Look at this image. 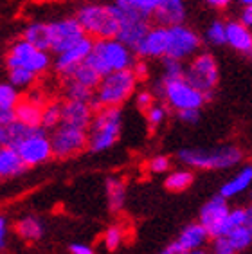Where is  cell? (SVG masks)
Listing matches in <instances>:
<instances>
[{
    "instance_id": "cell-19",
    "label": "cell",
    "mask_w": 252,
    "mask_h": 254,
    "mask_svg": "<svg viewBox=\"0 0 252 254\" xmlns=\"http://www.w3.org/2000/svg\"><path fill=\"white\" fill-rule=\"evenodd\" d=\"M186 18V4L184 0H159L155 13H153V20L159 25H170L182 24Z\"/></svg>"
},
{
    "instance_id": "cell-53",
    "label": "cell",
    "mask_w": 252,
    "mask_h": 254,
    "mask_svg": "<svg viewBox=\"0 0 252 254\" xmlns=\"http://www.w3.org/2000/svg\"><path fill=\"white\" fill-rule=\"evenodd\" d=\"M186 254H207L205 251H202V249H194V251H188Z\"/></svg>"
},
{
    "instance_id": "cell-46",
    "label": "cell",
    "mask_w": 252,
    "mask_h": 254,
    "mask_svg": "<svg viewBox=\"0 0 252 254\" xmlns=\"http://www.w3.org/2000/svg\"><path fill=\"white\" fill-rule=\"evenodd\" d=\"M70 254H94V249L90 245H85V244H72L68 247Z\"/></svg>"
},
{
    "instance_id": "cell-45",
    "label": "cell",
    "mask_w": 252,
    "mask_h": 254,
    "mask_svg": "<svg viewBox=\"0 0 252 254\" xmlns=\"http://www.w3.org/2000/svg\"><path fill=\"white\" fill-rule=\"evenodd\" d=\"M179 119L182 123H188V125H193L200 119V108H188V110H180Z\"/></svg>"
},
{
    "instance_id": "cell-18",
    "label": "cell",
    "mask_w": 252,
    "mask_h": 254,
    "mask_svg": "<svg viewBox=\"0 0 252 254\" xmlns=\"http://www.w3.org/2000/svg\"><path fill=\"white\" fill-rule=\"evenodd\" d=\"M94 110L92 105L87 101H76V99H67L63 103V121L67 125H72V127L85 128L88 130L90 123L94 118Z\"/></svg>"
},
{
    "instance_id": "cell-3",
    "label": "cell",
    "mask_w": 252,
    "mask_h": 254,
    "mask_svg": "<svg viewBox=\"0 0 252 254\" xmlns=\"http://www.w3.org/2000/svg\"><path fill=\"white\" fill-rule=\"evenodd\" d=\"M121 110L119 107H101L94 112L88 127V150L92 153L105 152L117 142L121 135Z\"/></svg>"
},
{
    "instance_id": "cell-51",
    "label": "cell",
    "mask_w": 252,
    "mask_h": 254,
    "mask_svg": "<svg viewBox=\"0 0 252 254\" xmlns=\"http://www.w3.org/2000/svg\"><path fill=\"white\" fill-rule=\"evenodd\" d=\"M247 225H251L252 227V204L247 207Z\"/></svg>"
},
{
    "instance_id": "cell-1",
    "label": "cell",
    "mask_w": 252,
    "mask_h": 254,
    "mask_svg": "<svg viewBox=\"0 0 252 254\" xmlns=\"http://www.w3.org/2000/svg\"><path fill=\"white\" fill-rule=\"evenodd\" d=\"M133 54H135V51L123 44L119 38H105L94 42V49L87 62L101 76H107V74L116 72V70L131 68V65L135 64Z\"/></svg>"
},
{
    "instance_id": "cell-47",
    "label": "cell",
    "mask_w": 252,
    "mask_h": 254,
    "mask_svg": "<svg viewBox=\"0 0 252 254\" xmlns=\"http://www.w3.org/2000/svg\"><path fill=\"white\" fill-rule=\"evenodd\" d=\"M160 254H186V251L179 245V242H173L171 245H168Z\"/></svg>"
},
{
    "instance_id": "cell-21",
    "label": "cell",
    "mask_w": 252,
    "mask_h": 254,
    "mask_svg": "<svg viewBox=\"0 0 252 254\" xmlns=\"http://www.w3.org/2000/svg\"><path fill=\"white\" fill-rule=\"evenodd\" d=\"M27 164L24 162L18 150L13 146H2L0 148V175L4 179H11L20 173H24Z\"/></svg>"
},
{
    "instance_id": "cell-28",
    "label": "cell",
    "mask_w": 252,
    "mask_h": 254,
    "mask_svg": "<svg viewBox=\"0 0 252 254\" xmlns=\"http://www.w3.org/2000/svg\"><path fill=\"white\" fill-rule=\"evenodd\" d=\"M94 94H96L94 88L79 83V81H76V79H72V78L65 79V96H67V99L90 103L94 99Z\"/></svg>"
},
{
    "instance_id": "cell-40",
    "label": "cell",
    "mask_w": 252,
    "mask_h": 254,
    "mask_svg": "<svg viewBox=\"0 0 252 254\" xmlns=\"http://www.w3.org/2000/svg\"><path fill=\"white\" fill-rule=\"evenodd\" d=\"M103 242H105V245H107V249H110V251L117 249V247L123 244V229L119 227V225H112V227H108L105 236H103Z\"/></svg>"
},
{
    "instance_id": "cell-27",
    "label": "cell",
    "mask_w": 252,
    "mask_h": 254,
    "mask_svg": "<svg viewBox=\"0 0 252 254\" xmlns=\"http://www.w3.org/2000/svg\"><path fill=\"white\" fill-rule=\"evenodd\" d=\"M15 231L20 238L27 240V242H38L44 236V225L34 216H24L22 220H18L15 225Z\"/></svg>"
},
{
    "instance_id": "cell-16",
    "label": "cell",
    "mask_w": 252,
    "mask_h": 254,
    "mask_svg": "<svg viewBox=\"0 0 252 254\" xmlns=\"http://www.w3.org/2000/svg\"><path fill=\"white\" fill-rule=\"evenodd\" d=\"M229 211L231 209L227 207L225 196H222V195L213 196L207 204L202 205V209H200V222L207 227L211 238L222 236L223 224H225V218H227Z\"/></svg>"
},
{
    "instance_id": "cell-6",
    "label": "cell",
    "mask_w": 252,
    "mask_h": 254,
    "mask_svg": "<svg viewBox=\"0 0 252 254\" xmlns=\"http://www.w3.org/2000/svg\"><path fill=\"white\" fill-rule=\"evenodd\" d=\"M159 96L166 99L168 107L180 112V110H188V108H202L207 98L202 90L189 83L186 78L177 79H162L157 85Z\"/></svg>"
},
{
    "instance_id": "cell-7",
    "label": "cell",
    "mask_w": 252,
    "mask_h": 254,
    "mask_svg": "<svg viewBox=\"0 0 252 254\" xmlns=\"http://www.w3.org/2000/svg\"><path fill=\"white\" fill-rule=\"evenodd\" d=\"M15 67H25L40 76L51 67L49 51L40 49V47L33 45L25 38L16 40L15 44H11L9 51L5 54V68Z\"/></svg>"
},
{
    "instance_id": "cell-23",
    "label": "cell",
    "mask_w": 252,
    "mask_h": 254,
    "mask_svg": "<svg viewBox=\"0 0 252 254\" xmlns=\"http://www.w3.org/2000/svg\"><path fill=\"white\" fill-rule=\"evenodd\" d=\"M31 132H33V127H27L22 121L15 119L7 125H0V142H2V146L16 148Z\"/></svg>"
},
{
    "instance_id": "cell-43",
    "label": "cell",
    "mask_w": 252,
    "mask_h": 254,
    "mask_svg": "<svg viewBox=\"0 0 252 254\" xmlns=\"http://www.w3.org/2000/svg\"><path fill=\"white\" fill-rule=\"evenodd\" d=\"M135 103H137V107L141 108V110H148V108L155 103V96L150 92V90H141V92H137L135 96Z\"/></svg>"
},
{
    "instance_id": "cell-20",
    "label": "cell",
    "mask_w": 252,
    "mask_h": 254,
    "mask_svg": "<svg viewBox=\"0 0 252 254\" xmlns=\"http://www.w3.org/2000/svg\"><path fill=\"white\" fill-rule=\"evenodd\" d=\"M20 103L18 88L15 85L7 83L0 85V125H7V123L16 119V105Z\"/></svg>"
},
{
    "instance_id": "cell-44",
    "label": "cell",
    "mask_w": 252,
    "mask_h": 254,
    "mask_svg": "<svg viewBox=\"0 0 252 254\" xmlns=\"http://www.w3.org/2000/svg\"><path fill=\"white\" fill-rule=\"evenodd\" d=\"M131 70H133V74L137 76L139 81H141V79H146L148 76H150V65L146 64L144 58H141L139 62H135V64L131 65Z\"/></svg>"
},
{
    "instance_id": "cell-54",
    "label": "cell",
    "mask_w": 252,
    "mask_h": 254,
    "mask_svg": "<svg viewBox=\"0 0 252 254\" xmlns=\"http://www.w3.org/2000/svg\"><path fill=\"white\" fill-rule=\"evenodd\" d=\"M251 56H252V53H251Z\"/></svg>"
},
{
    "instance_id": "cell-22",
    "label": "cell",
    "mask_w": 252,
    "mask_h": 254,
    "mask_svg": "<svg viewBox=\"0 0 252 254\" xmlns=\"http://www.w3.org/2000/svg\"><path fill=\"white\" fill-rule=\"evenodd\" d=\"M207 238H211L207 227L202 222H198V224H189L188 227H184L177 242L188 253V251L202 249V245L207 242Z\"/></svg>"
},
{
    "instance_id": "cell-42",
    "label": "cell",
    "mask_w": 252,
    "mask_h": 254,
    "mask_svg": "<svg viewBox=\"0 0 252 254\" xmlns=\"http://www.w3.org/2000/svg\"><path fill=\"white\" fill-rule=\"evenodd\" d=\"M170 166L171 162L166 155H157L153 159H150V162H148V168H150L151 173H164V171L170 170Z\"/></svg>"
},
{
    "instance_id": "cell-39",
    "label": "cell",
    "mask_w": 252,
    "mask_h": 254,
    "mask_svg": "<svg viewBox=\"0 0 252 254\" xmlns=\"http://www.w3.org/2000/svg\"><path fill=\"white\" fill-rule=\"evenodd\" d=\"M168 116V110H166L164 105H160V103H153L148 110H146V119H148V125L151 128H157L159 125H162Z\"/></svg>"
},
{
    "instance_id": "cell-38",
    "label": "cell",
    "mask_w": 252,
    "mask_h": 254,
    "mask_svg": "<svg viewBox=\"0 0 252 254\" xmlns=\"http://www.w3.org/2000/svg\"><path fill=\"white\" fill-rule=\"evenodd\" d=\"M247 224V207L243 209V207H240V209H231L229 211L227 218H225V224H223V235H229L231 231H234L236 227H240V225H245Z\"/></svg>"
},
{
    "instance_id": "cell-30",
    "label": "cell",
    "mask_w": 252,
    "mask_h": 254,
    "mask_svg": "<svg viewBox=\"0 0 252 254\" xmlns=\"http://www.w3.org/2000/svg\"><path fill=\"white\" fill-rule=\"evenodd\" d=\"M70 78L76 79V81H79V83L87 85V87H90V88H94V90H96L103 76L99 72H97L96 68H94L92 65L88 64V62H85V64H81L78 68H76V70H74Z\"/></svg>"
},
{
    "instance_id": "cell-29",
    "label": "cell",
    "mask_w": 252,
    "mask_h": 254,
    "mask_svg": "<svg viewBox=\"0 0 252 254\" xmlns=\"http://www.w3.org/2000/svg\"><path fill=\"white\" fill-rule=\"evenodd\" d=\"M36 78H38V74H34L33 70H29V68H25V67L7 68V81H9L11 85H15L18 90L33 87Z\"/></svg>"
},
{
    "instance_id": "cell-50",
    "label": "cell",
    "mask_w": 252,
    "mask_h": 254,
    "mask_svg": "<svg viewBox=\"0 0 252 254\" xmlns=\"http://www.w3.org/2000/svg\"><path fill=\"white\" fill-rule=\"evenodd\" d=\"M5 235H7V222L4 216H0V245H5Z\"/></svg>"
},
{
    "instance_id": "cell-41",
    "label": "cell",
    "mask_w": 252,
    "mask_h": 254,
    "mask_svg": "<svg viewBox=\"0 0 252 254\" xmlns=\"http://www.w3.org/2000/svg\"><path fill=\"white\" fill-rule=\"evenodd\" d=\"M213 253L214 254H236V251H234L231 240L223 235V236H216V238H214Z\"/></svg>"
},
{
    "instance_id": "cell-2",
    "label": "cell",
    "mask_w": 252,
    "mask_h": 254,
    "mask_svg": "<svg viewBox=\"0 0 252 254\" xmlns=\"http://www.w3.org/2000/svg\"><path fill=\"white\" fill-rule=\"evenodd\" d=\"M137 76L131 68L116 70L103 76L96 88L94 99L90 101L94 110L101 107H121L126 99L130 98L137 87Z\"/></svg>"
},
{
    "instance_id": "cell-25",
    "label": "cell",
    "mask_w": 252,
    "mask_h": 254,
    "mask_svg": "<svg viewBox=\"0 0 252 254\" xmlns=\"http://www.w3.org/2000/svg\"><path fill=\"white\" fill-rule=\"evenodd\" d=\"M252 184V166H245L238 171L233 179H229L225 184L220 190V195L225 196V198H231V196H236L240 193L247 190Z\"/></svg>"
},
{
    "instance_id": "cell-26",
    "label": "cell",
    "mask_w": 252,
    "mask_h": 254,
    "mask_svg": "<svg viewBox=\"0 0 252 254\" xmlns=\"http://www.w3.org/2000/svg\"><path fill=\"white\" fill-rule=\"evenodd\" d=\"M22 38L31 42L33 45L40 47V49L51 51V36H49V24L44 22H33L24 29Z\"/></svg>"
},
{
    "instance_id": "cell-34",
    "label": "cell",
    "mask_w": 252,
    "mask_h": 254,
    "mask_svg": "<svg viewBox=\"0 0 252 254\" xmlns=\"http://www.w3.org/2000/svg\"><path fill=\"white\" fill-rule=\"evenodd\" d=\"M229 240H231V244H233L234 251H243L247 249L249 245L252 244V227L251 225H240V227H236L234 231H231L229 235H225Z\"/></svg>"
},
{
    "instance_id": "cell-8",
    "label": "cell",
    "mask_w": 252,
    "mask_h": 254,
    "mask_svg": "<svg viewBox=\"0 0 252 254\" xmlns=\"http://www.w3.org/2000/svg\"><path fill=\"white\" fill-rule=\"evenodd\" d=\"M184 78L193 87L202 90L204 94L214 92V87L218 85V79H220V70L213 54L209 53L194 54L193 58L189 60V64L186 65Z\"/></svg>"
},
{
    "instance_id": "cell-4",
    "label": "cell",
    "mask_w": 252,
    "mask_h": 254,
    "mask_svg": "<svg viewBox=\"0 0 252 254\" xmlns=\"http://www.w3.org/2000/svg\"><path fill=\"white\" fill-rule=\"evenodd\" d=\"M78 22L81 24L83 31L96 40L117 38L119 34V16H117L116 5H103V4H87L79 7Z\"/></svg>"
},
{
    "instance_id": "cell-12",
    "label": "cell",
    "mask_w": 252,
    "mask_h": 254,
    "mask_svg": "<svg viewBox=\"0 0 252 254\" xmlns=\"http://www.w3.org/2000/svg\"><path fill=\"white\" fill-rule=\"evenodd\" d=\"M16 150L22 155L27 168L44 164L51 157H54L53 142H51V137L47 135V130L44 127L33 128V132L20 142Z\"/></svg>"
},
{
    "instance_id": "cell-31",
    "label": "cell",
    "mask_w": 252,
    "mask_h": 254,
    "mask_svg": "<svg viewBox=\"0 0 252 254\" xmlns=\"http://www.w3.org/2000/svg\"><path fill=\"white\" fill-rule=\"evenodd\" d=\"M107 196L112 211H119L125 204V182L121 179H108Z\"/></svg>"
},
{
    "instance_id": "cell-48",
    "label": "cell",
    "mask_w": 252,
    "mask_h": 254,
    "mask_svg": "<svg viewBox=\"0 0 252 254\" xmlns=\"http://www.w3.org/2000/svg\"><path fill=\"white\" fill-rule=\"evenodd\" d=\"M240 20L242 22H245V24L249 25L252 29V5H249V7H243L242 15H240Z\"/></svg>"
},
{
    "instance_id": "cell-37",
    "label": "cell",
    "mask_w": 252,
    "mask_h": 254,
    "mask_svg": "<svg viewBox=\"0 0 252 254\" xmlns=\"http://www.w3.org/2000/svg\"><path fill=\"white\" fill-rule=\"evenodd\" d=\"M116 2L123 7L139 11V13H144L148 16H153L157 5H159V0H116Z\"/></svg>"
},
{
    "instance_id": "cell-13",
    "label": "cell",
    "mask_w": 252,
    "mask_h": 254,
    "mask_svg": "<svg viewBox=\"0 0 252 254\" xmlns=\"http://www.w3.org/2000/svg\"><path fill=\"white\" fill-rule=\"evenodd\" d=\"M49 36H51V51L56 54L67 51L79 40L85 38L87 33L83 31L78 18H63L49 24Z\"/></svg>"
},
{
    "instance_id": "cell-15",
    "label": "cell",
    "mask_w": 252,
    "mask_h": 254,
    "mask_svg": "<svg viewBox=\"0 0 252 254\" xmlns=\"http://www.w3.org/2000/svg\"><path fill=\"white\" fill-rule=\"evenodd\" d=\"M135 54L144 60H162L168 54V27L153 25L135 47Z\"/></svg>"
},
{
    "instance_id": "cell-36",
    "label": "cell",
    "mask_w": 252,
    "mask_h": 254,
    "mask_svg": "<svg viewBox=\"0 0 252 254\" xmlns=\"http://www.w3.org/2000/svg\"><path fill=\"white\" fill-rule=\"evenodd\" d=\"M225 34H227V22L222 20H213L205 29V40L213 45H222L225 44Z\"/></svg>"
},
{
    "instance_id": "cell-10",
    "label": "cell",
    "mask_w": 252,
    "mask_h": 254,
    "mask_svg": "<svg viewBox=\"0 0 252 254\" xmlns=\"http://www.w3.org/2000/svg\"><path fill=\"white\" fill-rule=\"evenodd\" d=\"M202 38L194 29L182 24H175L168 27V54L177 60H191L194 54L200 53Z\"/></svg>"
},
{
    "instance_id": "cell-35",
    "label": "cell",
    "mask_w": 252,
    "mask_h": 254,
    "mask_svg": "<svg viewBox=\"0 0 252 254\" xmlns=\"http://www.w3.org/2000/svg\"><path fill=\"white\" fill-rule=\"evenodd\" d=\"M160 64H162V79L184 78L186 65L182 64V60H177L173 56H164Z\"/></svg>"
},
{
    "instance_id": "cell-17",
    "label": "cell",
    "mask_w": 252,
    "mask_h": 254,
    "mask_svg": "<svg viewBox=\"0 0 252 254\" xmlns=\"http://www.w3.org/2000/svg\"><path fill=\"white\" fill-rule=\"evenodd\" d=\"M225 44L236 53L251 54L252 53V29L242 20H229Z\"/></svg>"
},
{
    "instance_id": "cell-49",
    "label": "cell",
    "mask_w": 252,
    "mask_h": 254,
    "mask_svg": "<svg viewBox=\"0 0 252 254\" xmlns=\"http://www.w3.org/2000/svg\"><path fill=\"white\" fill-rule=\"evenodd\" d=\"M204 2L211 7H216V9H225L233 0H204Z\"/></svg>"
},
{
    "instance_id": "cell-33",
    "label": "cell",
    "mask_w": 252,
    "mask_h": 254,
    "mask_svg": "<svg viewBox=\"0 0 252 254\" xmlns=\"http://www.w3.org/2000/svg\"><path fill=\"white\" fill-rule=\"evenodd\" d=\"M193 173L188 170H177L171 171L168 179H166L164 186L168 188L170 191H184L188 190L191 184H193Z\"/></svg>"
},
{
    "instance_id": "cell-52",
    "label": "cell",
    "mask_w": 252,
    "mask_h": 254,
    "mask_svg": "<svg viewBox=\"0 0 252 254\" xmlns=\"http://www.w3.org/2000/svg\"><path fill=\"white\" fill-rule=\"evenodd\" d=\"M236 4H240L242 7H249V5H252V0H234Z\"/></svg>"
},
{
    "instance_id": "cell-24",
    "label": "cell",
    "mask_w": 252,
    "mask_h": 254,
    "mask_svg": "<svg viewBox=\"0 0 252 254\" xmlns=\"http://www.w3.org/2000/svg\"><path fill=\"white\" fill-rule=\"evenodd\" d=\"M44 107L45 105H42V103H36L33 101V99L25 98L24 101L20 99V103L16 105V119L18 121H22L24 125H27V127H42V114H44Z\"/></svg>"
},
{
    "instance_id": "cell-14",
    "label": "cell",
    "mask_w": 252,
    "mask_h": 254,
    "mask_svg": "<svg viewBox=\"0 0 252 254\" xmlns=\"http://www.w3.org/2000/svg\"><path fill=\"white\" fill-rule=\"evenodd\" d=\"M94 49V40L90 36H85L78 42V44H74L72 47H68L67 51H63V53L56 54V60H54V70L58 76H62L63 79H67L72 76V72L76 68L79 67L81 64H85L90 56Z\"/></svg>"
},
{
    "instance_id": "cell-32",
    "label": "cell",
    "mask_w": 252,
    "mask_h": 254,
    "mask_svg": "<svg viewBox=\"0 0 252 254\" xmlns=\"http://www.w3.org/2000/svg\"><path fill=\"white\" fill-rule=\"evenodd\" d=\"M63 121V103H47L42 114V127L45 130H54Z\"/></svg>"
},
{
    "instance_id": "cell-9",
    "label": "cell",
    "mask_w": 252,
    "mask_h": 254,
    "mask_svg": "<svg viewBox=\"0 0 252 254\" xmlns=\"http://www.w3.org/2000/svg\"><path fill=\"white\" fill-rule=\"evenodd\" d=\"M51 142H53L54 157L67 159V157L78 155L85 148H88V132L85 128L62 123L51 133Z\"/></svg>"
},
{
    "instance_id": "cell-11",
    "label": "cell",
    "mask_w": 252,
    "mask_h": 254,
    "mask_svg": "<svg viewBox=\"0 0 252 254\" xmlns=\"http://www.w3.org/2000/svg\"><path fill=\"white\" fill-rule=\"evenodd\" d=\"M116 11L117 16H119V22H121V27H119V34L117 38L121 40L123 44H126L128 47L135 51V47L139 45L144 34L150 31V16L144 15V13H139V11L128 9V7H123L116 2Z\"/></svg>"
},
{
    "instance_id": "cell-5",
    "label": "cell",
    "mask_w": 252,
    "mask_h": 254,
    "mask_svg": "<svg viewBox=\"0 0 252 254\" xmlns=\"http://www.w3.org/2000/svg\"><path fill=\"white\" fill-rule=\"evenodd\" d=\"M179 161L194 170H227L242 161V150L236 146L211 148V150L186 148L179 152Z\"/></svg>"
}]
</instances>
